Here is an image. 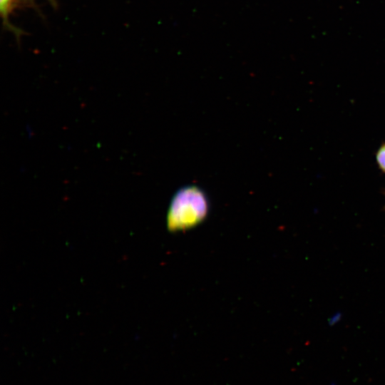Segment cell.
Returning <instances> with one entry per match:
<instances>
[{
    "mask_svg": "<svg viewBox=\"0 0 385 385\" xmlns=\"http://www.w3.org/2000/svg\"><path fill=\"white\" fill-rule=\"evenodd\" d=\"M376 159L380 170L385 173V143L379 148L376 152Z\"/></svg>",
    "mask_w": 385,
    "mask_h": 385,
    "instance_id": "3",
    "label": "cell"
},
{
    "mask_svg": "<svg viewBox=\"0 0 385 385\" xmlns=\"http://www.w3.org/2000/svg\"><path fill=\"white\" fill-rule=\"evenodd\" d=\"M20 6H27L36 7L35 0H18Z\"/></svg>",
    "mask_w": 385,
    "mask_h": 385,
    "instance_id": "4",
    "label": "cell"
},
{
    "mask_svg": "<svg viewBox=\"0 0 385 385\" xmlns=\"http://www.w3.org/2000/svg\"><path fill=\"white\" fill-rule=\"evenodd\" d=\"M19 6L20 5L18 0H1L0 1V11L3 26L6 30L13 33L19 41L24 31L14 26L9 19L13 11Z\"/></svg>",
    "mask_w": 385,
    "mask_h": 385,
    "instance_id": "2",
    "label": "cell"
},
{
    "mask_svg": "<svg viewBox=\"0 0 385 385\" xmlns=\"http://www.w3.org/2000/svg\"><path fill=\"white\" fill-rule=\"evenodd\" d=\"M208 200L199 188H181L173 196L167 215V226L171 231L190 228L202 221L208 212Z\"/></svg>",
    "mask_w": 385,
    "mask_h": 385,
    "instance_id": "1",
    "label": "cell"
}]
</instances>
